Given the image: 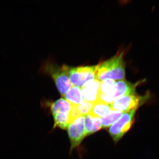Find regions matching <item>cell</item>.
Here are the masks:
<instances>
[{
	"label": "cell",
	"instance_id": "30bf717a",
	"mask_svg": "<svg viewBox=\"0 0 159 159\" xmlns=\"http://www.w3.org/2000/svg\"><path fill=\"white\" fill-rule=\"evenodd\" d=\"M63 98L73 106H78L85 101L83 97L81 88L74 86H72Z\"/></svg>",
	"mask_w": 159,
	"mask_h": 159
},
{
	"label": "cell",
	"instance_id": "52a82bcc",
	"mask_svg": "<svg viewBox=\"0 0 159 159\" xmlns=\"http://www.w3.org/2000/svg\"><path fill=\"white\" fill-rule=\"evenodd\" d=\"M71 142V150L78 146L86 136L84 116H81L73 120L67 128Z\"/></svg>",
	"mask_w": 159,
	"mask_h": 159
},
{
	"label": "cell",
	"instance_id": "8992f818",
	"mask_svg": "<svg viewBox=\"0 0 159 159\" xmlns=\"http://www.w3.org/2000/svg\"><path fill=\"white\" fill-rule=\"evenodd\" d=\"M136 111L124 113L119 120L111 125L108 131L114 142H118L130 129L134 121Z\"/></svg>",
	"mask_w": 159,
	"mask_h": 159
},
{
	"label": "cell",
	"instance_id": "3957f363",
	"mask_svg": "<svg viewBox=\"0 0 159 159\" xmlns=\"http://www.w3.org/2000/svg\"><path fill=\"white\" fill-rule=\"evenodd\" d=\"M50 107L54 119V128L59 127L67 129L70 121V112L72 105L67 101L61 98L53 102H45Z\"/></svg>",
	"mask_w": 159,
	"mask_h": 159
},
{
	"label": "cell",
	"instance_id": "6da1fadb",
	"mask_svg": "<svg viewBox=\"0 0 159 159\" xmlns=\"http://www.w3.org/2000/svg\"><path fill=\"white\" fill-rule=\"evenodd\" d=\"M123 52L119 53L110 59L97 66L96 79L100 82L106 80H121L125 77V64Z\"/></svg>",
	"mask_w": 159,
	"mask_h": 159
},
{
	"label": "cell",
	"instance_id": "9c48e42d",
	"mask_svg": "<svg viewBox=\"0 0 159 159\" xmlns=\"http://www.w3.org/2000/svg\"><path fill=\"white\" fill-rule=\"evenodd\" d=\"M101 82L97 79L91 80L81 88L83 97L85 101L95 103L98 101Z\"/></svg>",
	"mask_w": 159,
	"mask_h": 159
},
{
	"label": "cell",
	"instance_id": "277c9868",
	"mask_svg": "<svg viewBox=\"0 0 159 159\" xmlns=\"http://www.w3.org/2000/svg\"><path fill=\"white\" fill-rule=\"evenodd\" d=\"M97 66L71 67L68 66L69 79L74 86L82 88L85 84L96 79Z\"/></svg>",
	"mask_w": 159,
	"mask_h": 159
},
{
	"label": "cell",
	"instance_id": "ba28073f",
	"mask_svg": "<svg viewBox=\"0 0 159 159\" xmlns=\"http://www.w3.org/2000/svg\"><path fill=\"white\" fill-rule=\"evenodd\" d=\"M144 81L141 80L135 84L131 83L125 80L116 81L111 95V103L115 100L123 96L136 94V89L137 87L142 84Z\"/></svg>",
	"mask_w": 159,
	"mask_h": 159
},
{
	"label": "cell",
	"instance_id": "7a4b0ae2",
	"mask_svg": "<svg viewBox=\"0 0 159 159\" xmlns=\"http://www.w3.org/2000/svg\"><path fill=\"white\" fill-rule=\"evenodd\" d=\"M68 66L63 65L61 66L48 60L43 62L39 72L49 75L54 80L55 85L62 97L72 87L68 73Z\"/></svg>",
	"mask_w": 159,
	"mask_h": 159
},
{
	"label": "cell",
	"instance_id": "7c38bea8",
	"mask_svg": "<svg viewBox=\"0 0 159 159\" xmlns=\"http://www.w3.org/2000/svg\"><path fill=\"white\" fill-rule=\"evenodd\" d=\"M111 111L112 110L110 104L98 101L93 103L92 110L89 114L101 119L108 115Z\"/></svg>",
	"mask_w": 159,
	"mask_h": 159
},
{
	"label": "cell",
	"instance_id": "8fae6325",
	"mask_svg": "<svg viewBox=\"0 0 159 159\" xmlns=\"http://www.w3.org/2000/svg\"><path fill=\"white\" fill-rule=\"evenodd\" d=\"M84 127L86 136L98 131L102 128L101 119L94 117L90 114L85 115L84 116Z\"/></svg>",
	"mask_w": 159,
	"mask_h": 159
},
{
	"label": "cell",
	"instance_id": "5b68a950",
	"mask_svg": "<svg viewBox=\"0 0 159 159\" xmlns=\"http://www.w3.org/2000/svg\"><path fill=\"white\" fill-rule=\"evenodd\" d=\"M150 95L146 93L143 96L137 95H128L120 97L110 104L112 110L122 112H126L136 110L146 102Z\"/></svg>",
	"mask_w": 159,
	"mask_h": 159
},
{
	"label": "cell",
	"instance_id": "4fadbf2b",
	"mask_svg": "<svg viewBox=\"0 0 159 159\" xmlns=\"http://www.w3.org/2000/svg\"><path fill=\"white\" fill-rule=\"evenodd\" d=\"M123 112L119 111H111L107 116L101 118L102 128H107L111 126L113 123L116 122L119 118H121Z\"/></svg>",
	"mask_w": 159,
	"mask_h": 159
},
{
	"label": "cell",
	"instance_id": "5bb4252c",
	"mask_svg": "<svg viewBox=\"0 0 159 159\" xmlns=\"http://www.w3.org/2000/svg\"><path fill=\"white\" fill-rule=\"evenodd\" d=\"M93 103L85 101L82 104L77 106V107L81 115L84 116L90 113L93 108Z\"/></svg>",
	"mask_w": 159,
	"mask_h": 159
}]
</instances>
